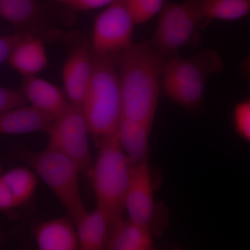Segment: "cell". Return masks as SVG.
<instances>
[{
	"instance_id": "cell-18",
	"label": "cell",
	"mask_w": 250,
	"mask_h": 250,
	"mask_svg": "<svg viewBox=\"0 0 250 250\" xmlns=\"http://www.w3.org/2000/svg\"><path fill=\"white\" fill-rule=\"evenodd\" d=\"M207 24L213 21H234L250 14V0H192Z\"/></svg>"
},
{
	"instance_id": "cell-28",
	"label": "cell",
	"mask_w": 250,
	"mask_h": 250,
	"mask_svg": "<svg viewBox=\"0 0 250 250\" xmlns=\"http://www.w3.org/2000/svg\"><path fill=\"white\" fill-rule=\"evenodd\" d=\"M57 1H59V2H62V4L68 5L70 7H72V5H73L74 0H57Z\"/></svg>"
},
{
	"instance_id": "cell-15",
	"label": "cell",
	"mask_w": 250,
	"mask_h": 250,
	"mask_svg": "<svg viewBox=\"0 0 250 250\" xmlns=\"http://www.w3.org/2000/svg\"><path fill=\"white\" fill-rule=\"evenodd\" d=\"M23 77L34 76L48 65L45 41L29 34L14 49L7 61Z\"/></svg>"
},
{
	"instance_id": "cell-27",
	"label": "cell",
	"mask_w": 250,
	"mask_h": 250,
	"mask_svg": "<svg viewBox=\"0 0 250 250\" xmlns=\"http://www.w3.org/2000/svg\"><path fill=\"white\" fill-rule=\"evenodd\" d=\"M240 72L243 78L250 83V57L243 59L240 65Z\"/></svg>"
},
{
	"instance_id": "cell-25",
	"label": "cell",
	"mask_w": 250,
	"mask_h": 250,
	"mask_svg": "<svg viewBox=\"0 0 250 250\" xmlns=\"http://www.w3.org/2000/svg\"><path fill=\"white\" fill-rule=\"evenodd\" d=\"M18 207L9 188L0 177V210H11Z\"/></svg>"
},
{
	"instance_id": "cell-12",
	"label": "cell",
	"mask_w": 250,
	"mask_h": 250,
	"mask_svg": "<svg viewBox=\"0 0 250 250\" xmlns=\"http://www.w3.org/2000/svg\"><path fill=\"white\" fill-rule=\"evenodd\" d=\"M34 237L39 250H79L76 226L70 216L39 224L34 229Z\"/></svg>"
},
{
	"instance_id": "cell-19",
	"label": "cell",
	"mask_w": 250,
	"mask_h": 250,
	"mask_svg": "<svg viewBox=\"0 0 250 250\" xmlns=\"http://www.w3.org/2000/svg\"><path fill=\"white\" fill-rule=\"evenodd\" d=\"M41 7L36 0H0V18L18 31L29 28L40 18Z\"/></svg>"
},
{
	"instance_id": "cell-4",
	"label": "cell",
	"mask_w": 250,
	"mask_h": 250,
	"mask_svg": "<svg viewBox=\"0 0 250 250\" xmlns=\"http://www.w3.org/2000/svg\"><path fill=\"white\" fill-rule=\"evenodd\" d=\"M99 147L90 178L97 208L106 215L112 229L123 219L125 196L133 166L120 146L116 134L100 139Z\"/></svg>"
},
{
	"instance_id": "cell-1",
	"label": "cell",
	"mask_w": 250,
	"mask_h": 250,
	"mask_svg": "<svg viewBox=\"0 0 250 250\" xmlns=\"http://www.w3.org/2000/svg\"><path fill=\"white\" fill-rule=\"evenodd\" d=\"M166 61L149 40L123 54L118 63L123 118L153 125Z\"/></svg>"
},
{
	"instance_id": "cell-6",
	"label": "cell",
	"mask_w": 250,
	"mask_h": 250,
	"mask_svg": "<svg viewBox=\"0 0 250 250\" xmlns=\"http://www.w3.org/2000/svg\"><path fill=\"white\" fill-rule=\"evenodd\" d=\"M208 25L192 0L182 3L166 0L149 41L154 50L167 60L184 47L200 45L201 31Z\"/></svg>"
},
{
	"instance_id": "cell-2",
	"label": "cell",
	"mask_w": 250,
	"mask_h": 250,
	"mask_svg": "<svg viewBox=\"0 0 250 250\" xmlns=\"http://www.w3.org/2000/svg\"><path fill=\"white\" fill-rule=\"evenodd\" d=\"M223 69L221 57L213 49L200 51L189 58L172 56L163 68L161 93L186 111L194 113L203 104L208 79Z\"/></svg>"
},
{
	"instance_id": "cell-5",
	"label": "cell",
	"mask_w": 250,
	"mask_h": 250,
	"mask_svg": "<svg viewBox=\"0 0 250 250\" xmlns=\"http://www.w3.org/2000/svg\"><path fill=\"white\" fill-rule=\"evenodd\" d=\"M21 154L22 160L45 182L76 223L87 212L81 195V172L76 163L48 146L41 152L22 149Z\"/></svg>"
},
{
	"instance_id": "cell-8",
	"label": "cell",
	"mask_w": 250,
	"mask_h": 250,
	"mask_svg": "<svg viewBox=\"0 0 250 250\" xmlns=\"http://www.w3.org/2000/svg\"><path fill=\"white\" fill-rule=\"evenodd\" d=\"M88 125L80 106H70L56 118L50 129L48 147L66 154L76 163L81 174L90 177L94 161L90 153Z\"/></svg>"
},
{
	"instance_id": "cell-16",
	"label": "cell",
	"mask_w": 250,
	"mask_h": 250,
	"mask_svg": "<svg viewBox=\"0 0 250 250\" xmlns=\"http://www.w3.org/2000/svg\"><path fill=\"white\" fill-rule=\"evenodd\" d=\"M153 231L148 227L124 219L111 229L106 249L110 250H152Z\"/></svg>"
},
{
	"instance_id": "cell-9",
	"label": "cell",
	"mask_w": 250,
	"mask_h": 250,
	"mask_svg": "<svg viewBox=\"0 0 250 250\" xmlns=\"http://www.w3.org/2000/svg\"><path fill=\"white\" fill-rule=\"evenodd\" d=\"M125 210L131 221L152 230L156 205L148 159L132 166L125 196Z\"/></svg>"
},
{
	"instance_id": "cell-7",
	"label": "cell",
	"mask_w": 250,
	"mask_h": 250,
	"mask_svg": "<svg viewBox=\"0 0 250 250\" xmlns=\"http://www.w3.org/2000/svg\"><path fill=\"white\" fill-rule=\"evenodd\" d=\"M135 24L125 0H115L95 18L90 43L93 53L118 65L134 44Z\"/></svg>"
},
{
	"instance_id": "cell-13",
	"label": "cell",
	"mask_w": 250,
	"mask_h": 250,
	"mask_svg": "<svg viewBox=\"0 0 250 250\" xmlns=\"http://www.w3.org/2000/svg\"><path fill=\"white\" fill-rule=\"evenodd\" d=\"M55 118L34 106H18L0 113V134L47 132Z\"/></svg>"
},
{
	"instance_id": "cell-21",
	"label": "cell",
	"mask_w": 250,
	"mask_h": 250,
	"mask_svg": "<svg viewBox=\"0 0 250 250\" xmlns=\"http://www.w3.org/2000/svg\"><path fill=\"white\" fill-rule=\"evenodd\" d=\"M135 24L147 22L159 14L166 0H125Z\"/></svg>"
},
{
	"instance_id": "cell-22",
	"label": "cell",
	"mask_w": 250,
	"mask_h": 250,
	"mask_svg": "<svg viewBox=\"0 0 250 250\" xmlns=\"http://www.w3.org/2000/svg\"><path fill=\"white\" fill-rule=\"evenodd\" d=\"M231 123L237 136L250 144V98L241 100L235 105Z\"/></svg>"
},
{
	"instance_id": "cell-26",
	"label": "cell",
	"mask_w": 250,
	"mask_h": 250,
	"mask_svg": "<svg viewBox=\"0 0 250 250\" xmlns=\"http://www.w3.org/2000/svg\"><path fill=\"white\" fill-rule=\"evenodd\" d=\"M115 0H74L72 9L78 11H87L107 6Z\"/></svg>"
},
{
	"instance_id": "cell-11",
	"label": "cell",
	"mask_w": 250,
	"mask_h": 250,
	"mask_svg": "<svg viewBox=\"0 0 250 250\" xmlns=\"http://www.w3.org/2000/svg\"><path fill=\"white\" fill-rule=\"evenodd\" d=\"M21 90L31 106L55 119L70 105L65 91L36 75L24 77Z\"/></svg>"
},
{
	"instance_id": "cell-14",
	"label": "cell",
	"mask_w": 250,
	"mask_h": 250,
	"mask_svg": "<svg viewBox=\"0 0 250 250\" xmlns=\"http://www.w3.org/2000/svg\"><path fill=\"white\" fill-rule=\"evenodd\" d=\"M152 126L149 123L122 118L116 136L132 166L148 159Z\"/></svg>"
},
{
	"instance_id": "cell-3",
	"label": "cell",
	"mask_w": 250,
	"mask_h": 250,
	"mask_svg": "<svg viewBox=\"0 0 250 250\" xmlns=\"http://www.w3.org/2000/svg\"><path fill=\"white\" fill-rule=\"evenodd\" d=\"M118 65L93 53L91 77L82 103L90 134L99 140L116 134L123 118Z\"/></svg>"
},
{
	"instance_id": "cell-23",
	"label": "cell",
	"mask_w": 250,
	"mask_h": 250,
	"mask_svg": "<svg viewBox=\"0 0 250 250\" xmlns=\"http://www.w3.org/2000/svg\"><path fill=\"white\" fill-rule=\"evenodd\" d=\"M31 34L36 33L31 31H18L14 34L0 37V65L5 61H8L18 44Z\"/></svg>"
},
{
	"instance_id": "cell-10",
	"label": "cell",
	"mask_w": 250,
	"mask_h": 250,
	"mask_svg": "<svg viewBox=\"0 0 250 250\" xmlns=\"http://www.w3.org/2000/svg\"><path fill=\"white\" fill-rule=\"evenodd\" d=\"M93 68L91 44L81 41L72 46L62 69L64 89L70 104L82 107Z\"/></svg>"
},
{
	"instance_id": "cell-24",
	"label": "cell",
	"mask_w": 250,
	"mask_h": 250,
	"mask_svg": "<svg viewBox=\"0 0 250 250\" xmlns=\"http://www.w3.org/2000/svg\"><path fill=\"white\" fill-rule=\"evenodd\" d=\"M27 101L21 90L0 87V113L27 105Z\"/></svg>"
},
{
	"instance_id": "cell-20",
	"label": "cell",
	"mask_w": 250,
	"mask_h": 250,
	"mask_svg": "<svg viewBox=\"0 0 250 250\" xmlns=\"http://www.w3.org/2000/svg\"><path fill=\"white\" fill-rule=\"evenodd\" d=\"M0 177L9 188L18 207L27 203L36 191L38 175L27 167H16Z\"/></svg>"
},
{
	"instance_id": "cell-17",
	"label": "cell",
	"mask_w": 250,
	"mask_h": 250,
	"mask_svg": "<svg viewBox=\"0 0 250 250\" xmlns=\"http://www.w3.org/2000/svg\"><path fill=\"white\" fill-rule=\"evenodd\" d=\"M79 241V250L106 249L111 227L103 210L98 208L87 211L75 223Z\"/></svg>"
}]
</instances>
